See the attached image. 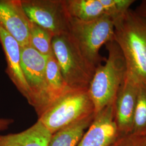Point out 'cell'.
I'll return each mask as SVG.
<instances>
[{"label":"cell","instance_id":"obj_1","mask_svg":"<svg viewBox=\"0 0 146 146\" xmlns=\"http://www.w3.org/2000/svg\"><path fill=\"white\" fill-rule=\"evenodd\" d=\"M114 23V41L125 58L127 74L146 86V17L129 9Z\"/></svg>","mask_w":146,"mask_h":146},{"label":"cell","instance_id":"obj_2","mask_svg":"<svg viewBox=\"0 0 146 146\" xmlns=\"http://www.w3.org/2000/svg\"><path fill=\"white\" fill-rule=\"evenodd\" d=\"M108 58L95 70L88 92L93 103L95 114L115 101L127 74L125 58L115 41L106 45Z\"/></svg>","mask_w":146,"mask_h":146},{"label":"cell","instance_id":"obj_3","mask_svg":"<svg viewBox=\"0 0 146 146\" xmlns=\"http://www.w3.org/2000/svg\"><path fill=\"white\" fill-rule=\"evenodd\" d=\"M52 49L68 87L88 90L96 68L84 57L69 32L53 37Z\"/></svg>","mask_w":146,"mask_h":146},{"label":"cell","instance_id":"obj_4","mask_svg":"<svg viewBox=\"0 0 146 146\" xmlns=\"http://www.w3.org/2000/svg\"><path fill=\"white\" fill-rule=\"evenodd\" d=\"M69 33L84 57L96 68L106 60L100 54L101 48L114 40V23L108 15L89 22L70 17Z\"/></svg>","mask_w":146,"mask_h":146},{"label":"cell","instance_id":"obj_5","mask_svg":"<svg viewBox=\"0 0 146 146\" xmlns=\"http://www.w3.org/2000/svg\"><path fill=\"white\" fill-rule=\"evenodd\" d=\"M95 115L88 90H69L38 118L52 134L63 128Z\"/></svg>","mask_w":146,"mask_h":146},{"label":"cell","instance_id":"obj_6","mask_svg":"<svg viewBox=\"0 0 146 146\" xmlns=\"http://www.w3.org/2000/svg\"><path fill=\"white\" fill-rule=\"evenodd\" d=\"M48 58L30 46L21 47V67L31 92L28 103L34 108L38 118L48 107L46 76Z\"/></svg>","mask_w":146,"mask_h":146},{"label":"cell","instance_id":"obj_7","mask_svg":"<svg viewBox=\"0 0 146 146\" xmlns=\"http://www.w3.org/2000/svg\"><path fill=\"white\" fill-rule=\"evenodd\" d=\"M29 21L54 36L69 32L70 17L64 0H21Z\"/></svg>","mask_w":146,"mask_h":146},{"label":"cell","instance_id":"obj_8","mask_svg":"<svg viewBox=\"0 0 146 146\" xmlns=\"http://www.w3.org/2000/svg\"><path fill=\"white\" fill-rule=\"evenodd\" d=\"M121 135L115 121L113 102L94 115L77 146H111Z\"/></svg>","mask_w":146,"mask_h":146},{"label":"cell","instance_id":"obj_9","mask_svg":"<svg viewBox=\"0 0 146 146\" xmlns=\"http://www.w3.org/2000/svg\"><path fill=\"white\" fill-rule=\"evenodd\" d=\"M139 83L128 74L114 101L115 119L121 135L132 133Z\"/></svg>","mask_w":146,"mask_h":146},{"label":"cell","instance_id":"obj_10","mask_svg":"<svg viewBox=\"0 0 146 146\" xmlns=\"http://www.w3.org/2000/svg\"><path fill=\"white\" fill-rule=\"evenodd\" d=\"M31 23L21 0H0V26L21 47L29 46Z\"/></svg>","mask_w":146,"mask_h":146},{"label":"cell","instance_id":"obj_11","mask_svg":"<svg viewBox=\"0 0 146 146\" xmlns=\"http://www.w3.org/2000/svg\"><path fill=\"white\" fill-rule=\"evenodd\" d=\"M0 43L7 61L6 73L16 88L29 102L31 92L21 67V47L15 39L1 26Z\"/></svg>","mask_w":146,"mask_h":146},{"label":"cell","instance_id":"obj_12","mask_svg":"<svg viewBox=\"0 0 146 146\" xmlns=\"http://www.w3.org/2000/svg\"><path fill=\"white\" fill-rule=\"evenodd\" d=\"M52 135L37 120L33 125L21 132L0 134V146H48Z\"/></svg>","mask_w":146,"mask_h":146},{"label":"cell","instance_id":"obj_13","mask_svg":"<svg viewBox=\"0 0 146 146\" xmlns=\"http://www.w3.org/2000/svg\"><path fill=\"white\" fill-rule=\"evenodd\" d=\"M68 15L78 21L89 22L107 15L100 0H64Z\"/></svg>","mask_w":146,"mask_h":146},{"label":"cell","instance_id":"obj_14","mask_svg":"<svg viewBox=\"0 0 146 146\" xmlns=\"http://www.w3.org/2000/svg\"><path fill=\"white\" fill-rule=\"evenodd\" d=\"M90 116L65 127L52 134L48 146H77L94 119Z\"/></svg>","mask_w":146,"mask_h":146},{"label":"cell","instance_id":"obj_15","mask_svg":"<svg viewBox=\"0 0 146 146\" xmlns=\"http://www.w3.org/2000/svg\"><path fill=\"white\" fill-rule=\"evenodd\" d=\"M48 109L58 99L71 89L68 87L54 54L49 56L46 67Z\"/></svg>","mask_w":146,"mask_h":146},{"label":"cell","instance_id":"obj_16","mask_svg":"<svg viewBox=\"0 0 146 146\" xmlns=\"http://www.w3.org/2000/svg\"><path fill=\"white\" fill-rule=\"evenodd\" d=\"M53 37L54 35L49 31L31 22L30 26L29 46L38 52L48 57L53 55Z\"/></svg>","mask_w":146,"mask_h":146},{"label":"cell","instance_id":"obj_17","mask_svg":"<svg viewBox=\"0 0 146 146\" xmlns=\"http://www.w3.org/2000/svg\"><path fill=\"white\" fill-rule=\"evenodd\" d=\"M131 133L146 135V86L139 84Z\"/></svg>","mask_w":146,"mask_h":146},{"label":"cell","instance_id":"obj_18","mask_svg":"<svg viewBox=\"0 0 146 146\" xmlns=\"http://www.w3.org/2000/svg\"><path fill=\"white\" fill-rule=\"evenodd\" d=\"M106 11L107 15L113 21L125 14L130 9L135 1L134 0H100Z\"/></svg>","mask_w":146,"mask_h":146},{"label":"cell","instance_id":"obj_19","mask_svg":"<svg viewBox=\"0 0 146 146\" xmlns=\"http://www.w3.org/2000/svg\"><path fill=\"white\" fill-rule=\"evenodd\" d=\"M146 135L131 133L122 135L111 146H145Z\"/></svg>","mask_w":146,"mask_h":146},{"label":"cell","instance_id":"obj_20","mask_svg":"<svg viewBox=\"0 0 146 146\" xmlns=\"http://www.w3.org/2000/svg\"><path fill=\"white\" fill-rule=\"evenodd\" d=\"M14 122V120L12 119H0V131L7 129Z\"/></svg>","mask_w":146,"mask_h":146},{"label":"cell","instance_id":"obj_21","mask_svg":"<svg viewBox=\"0 0 146 146\" xmlns=\"http://www.w3.org/2000/svg\"><path fill=\"white\" fill-rule=\"evenodd\" d=\"M135 11L139 15L146 17V0L142 1Z\"/></svg>","mask_w":146,"mask_h":146},{"label":"cell","instance_id":"obj_22","mask_svg":"<svg viewBox=\"0 0 146 146\" xmlns=\"http://www.w3.org/2000/svg\"></svg>","mask_w":146,"mask_h":146}]
</instances>
